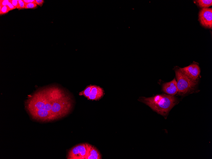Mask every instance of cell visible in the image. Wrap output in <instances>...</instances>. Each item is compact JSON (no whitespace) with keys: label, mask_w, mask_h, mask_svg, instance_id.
Returning a JSON list of instances; mask_svg holds the SVG:
<instances>
[{"label":"cell","mask_w":212,"mask_h":159,"mask_svg":"<svg viewBox=\"0 0 212 159\" xmlns=\"http://www.w3.org/2000/svg\"><path fill=\"white\" fill-rule=\"evenodd\" d=\"M27 113L34 121L46 123L64 117L72 110L73 102L69 92L56 85L38 88L25 102Z\"/></svg>","instance_id":"6da1fadb"},{"label":"cell","mask_w":212,"mask_h":159,"mask_svg":"<svg viewBox=\"0 0 212 159\" xmlns=\"http://www.w3.org/2000/svg\"><path fill=\"white\" fill-rule=\"evenodd\" d=\"M139 100L164 116L168 115L170 110L178 103L177 98L174 96L165 94L157 95L150 98L140 97Z\"/></svg>","instance_id":"7a4b0ae2"},{"label":"cell","mask_w":212,"mask_h":159,"mask_svg":"<svg viewBox=\"0 0 212 159\" xmlns=\"http://www.w3.org/2000/svg\"><path fill=\"white\" fill-rule=\"evenodd\" d=\"M177 79L178 92L179 94H185L195 88L197 82L190 79L180 68L175 70Z\"/></svg>","instance_id":"3957f363"},{"label":"cell","mask_w":212,"mask_h":159,"mask_svg":"<svg viewBox=\"0 0 212 159\" xmlns=\"http://www.w3.org/2000/svg\"><path fill=\"white\" fill-rule=\"evenodd\" d=\"M87 153L85 143L79 144L73 147L68 151V159H85Z\"/></svg>","instance_id":"277c9868"},{"label":"cell","mask_w":212,"mask_h":159,"mask_svg":"<svg viewBox=\"0 0 212 159\" xmlns=\"http://www.w3.org/2000/svg\"><path fill=\"white\" fill-rule=\"evenodd\" d=\"M200 23L206 28H212V9L211 8H203L199 13Z\"/></svg>","instance_id":"5b68a950"},{"label":"cell","mask_w":212,"mask_h":159,"mask_svg":"<svg viewBox=\"0 0 212 159\" xmlns=\"http://www.w3.org/2000/svg\"><path fill=\"white\" fill-rule=\"evenodd\" d=\"M180 69L190 79L195 81L198 80L201 73V69L199 65L195 64Z\"/></svg>","instance_id":"8992f818"},{"label":"cell","mask_w":212,"mask_h":159,"mask_svg":"<svg viewBox=\"0 0 212 159\" xmlns=\"http://www.w3.org/2000/svg\"><path fill=\"white\" fill-rule=\"evenodd\" d=\"M162 90L164 92L170 95L174 96L177 94L178 90L177 82L175 79L171 82L164 84Z\"/></svg>","instance_id":"52a82bcc"},{"label":"cell","mask_w":212,"mask_h":159,"mask_svg":"<svg viewBox=\"0 0 212 159\" xmlns=\"http://www.w3.org/2000/svg\"><path fill=\"white\" fill-rule=\"evenodd\" d=\"M104 92L103 89L100 86L93 85L88 100L96 101L99 100L103 96Z\"/></svg>","instance_id":"ba28073f"},{"label":"cell","mask_w":212,"mask_h":159,"mask_svg":"<svg viewBox=\"0 0 212 159\" xmlns=\"http://www.w3.org/2000/svg\"><path fill=\"white\" fill-rule=\"evenodd\" d=\"M87 149V153L85 159H101L102 156L96 148L93 146L85 143Z\"/></svg>","instance_id":"9c48e42d"},{"label":"cell","mask_w":212,"mask_h":159,"mask_svg":"<svg viewBox=\"0 0 212 159\" xmlns=\"http://www.w3.org/2000/svg\"><path fill=\"white\" fill-rule=\"evenodd\" d=\"M197 2L199 6L203 8H207L212 5L211 0H199Z\"/></svg>","instance_id":"30bf717a"},{"label":"cell","mask_w":212,"mask_h":159,"mask_svg":"<svg viewBox=\"0 0 212 159\" xmlns=\"http://www.w3.org/2000/svg\"><path fill=\"white\" fill-rule=\"evenodd\" d=\"M92 86L93 85H91L87 86L84 90L79 92V95L80 96H84L85 97L88 98L90 94Z\"/></svg>","instance_id":"8fae6325"},{"label":"cell","mask_w":212,"mask_h":159,"mask_svg":"<svg viewBox=\"0 0 212 159\" xmlns=\"http://www.w3.org/2000/svg\"><path fill=\"white\" fill-rule=\"evenodd\" d=\"M37 7V5L35 3H30L25 5V9H35Z\"/></svg>","instance_id":"7c38bea8"},{"label":"cell","mask_w":212,"mask_h":159,"mask_svg":"<svg viewBox=\"0 0 212 159\" xmlns=\"http://www.w3.org/2000/svg\"><path fill=\"white\" fill-rule=\"evenodd\" d=\"M9 11H10V10L7 6H3L0 10V14L1 15L6 14L8 13Z\"/></svg>","instance_id":"4fadbf2b"},{"label":"cell","mask_w":212,"mask_h":159,"mask_svg":"<svg viewBox=\"0 0 212 159\" xmlns=\"http://www.w3.org/2000/svg\"><path fill=\"white\" fill-rule=\"evenodd\" d=\"M25 8V4L23 0H19L18 1V5L17 8L21 9H24Z\"/></svg>","instance_id":"5bb4252c"},{"label":"cell","mask_w":212,"mask_h":159,"mask_svg":"<svg viewBox=\"0 0 212 159\" xmlns=\"http://www.w3.org/2000/svg\"><path fill=\"white\" fill-rule=\"evenodd\" d=\"M9 2V0H2L0 1V5L2 6H7L8 3Z\"/></svg>","instance_id":"9a60e30c"},{"label":"cell","mask_w":212,"mask_h":159,"mask_svg":"<svg viewBox=\"0 0 212 159\" xmlns=\"http://www.w3.org/2000/svg\"><path fill=\"white\" fill-rule=\"evenodd\" d=\"M10 1L14 7L17 8L18 5V0H10Z\"/></svg>","instance_id":"2e32d148"},{"label":"cell","mask_w":212,"mask_h":159,"mask_svg":"<svg viewBox=\"0 0 212 159\" xmlns=\"http://www.w3.org/2000/svg\"><path fill=\"white\" fill-rule=\"evenodd\" d=\"M7 6L8 7L10 11L14 9H15L16 8L14 7L13 4H11V3L10 1V0L9 2L7 5Z\"/></svg>","instance_id":"e0dca14e"},{"label":"cell","mask_w":212,"mask_h":159,"mask_svg":"<svg viewBox=\"0 0 212 159\" xmlns=\"http://www.w3.org/2000/svg\"><path fill=\"white\" fill-rule=\"evenodd\" d=\"M44 1L43 0H35V3L37 5L41 7L43 5Z\"/></svg>","instance_id":"ac0fdd59"},{"label":"cell","mask_w":212,"mask_h":159,"mask_svg":"<svg viewBox=\"0 0 212 159\" xmlns=\"http://www.w3.org/2000/svg\"><path fill=\"white\" fill-rule=\"evenodd\" d=\"M26 4L30 3H35V0H23Z\"/></svg>","instance_id":"d6986e66"}]
</instances>
